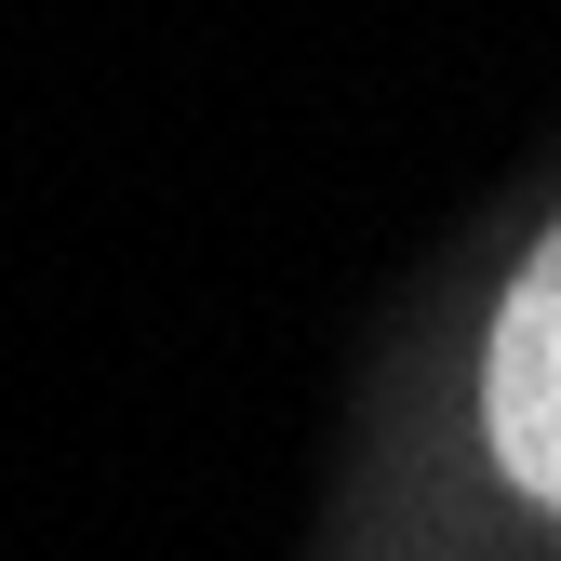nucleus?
Segmentation results:
<instances>
[{"instance_id": "f257e3e1", "label": "nucleus", "mask_w": 561, "mask_h": 561, "mask_svg": "<svg viewBox=\"0 0 561 561\" xmlns=\"http://www.w3.org/2000/svg\"><path fill=\"white\" fill-rule=\"evenodd\" d=\"M468 455L481 481L561 535V215L522 241V267L495 280L481 308V347H468Z\"/></svg>"}]
</instances>
